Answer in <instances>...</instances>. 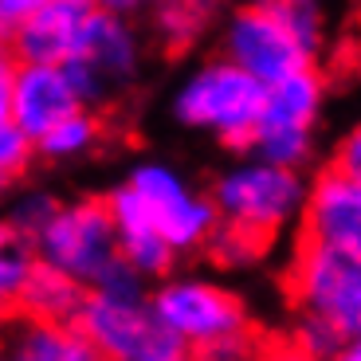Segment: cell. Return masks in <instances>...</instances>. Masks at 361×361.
I'll return each mask as SVG.
<instances>
[{"mask_svg":"<svg viewBox=\"0 0 361 361\" xmlns=\"http://www.w3.org/2000/svg\"><path fill=\"white\" fill-rule=\"evenodd\" d=\"M290 298L295 310L307 318L338 326L350 342L361 330V252L322 244H298L290 259Z\"/></svg>","mask_w":361,"mask_h":361,"instance_id":"9","label":"cell"},{"mask_svg":"<svg viewBox=\"0 0 361 361\" xmlns=\"http://www.w3.org/2000/svg\"><path fill=\"white\" fill-rule=\"evenodd\" d=\"M12 75H16V55H12L8 44H0V114H4V106H8Z\"/></svg>","mask_w":361,"mask_h":361,"instance_id":"29","label":"cell"},{"mask_svg":"<svg viewBox=\"0 0 361 361\" xmlns=\"http://www.w3.org/2000/svg\"><path fill=\"white\" fill-rule=\"evenodd\" d=\"M149 307L157 322L189 350L252 330L247 307L224 283L208 279V275H165L149 290Z\"/></svg>","mask_w":361,"mask_h":361,"instance_id":"8","label":"cell"},{"mask_svg":"<svg viewBox=\"0 0 361 361\" xmlns=\"http://www.w3.org/2000/svg\"><path fill=\"white\" fill-rule=\"evenodd\" d=\"M255 12L287 32L310 59H318L330 39V16H326V0H247Z\"/></svg>","mask_w":361,"mask_h":361,"instance_id":"18","label":"cell"},{"mask_svg":"<svg viewBox=\"0 0 361 361\" xmlns=\"http://www.w3.org/2000/svg\"><path fill=\"white\" fill-rule=\"evenodd\" d=\"M59 204H63V200L55 197L51 189H20L16 197L8 200V212H4L0 220H4L20 240L36 244V235L47 228V220L55 216V208Z\"/></svg>","mask_w":361,"mask_h":361,"instance_id":"21","label":"cell"},{"mask_svg":"<svg viewBox=\"0 0 361 361\" xmlns=\"http://www.w3.org/2000/svg\"><path fill=\"white\" fill-rule=\"evenodd\" d=\"M0 353L4 361H102L94 345L79 334V326L32 322V318H20L12 326Z\"/></svg>","mask_w":361,"mask_h":361,"instance_id":"16","label":"cell"},{"mask_svg":"<svg viewBox=\"0 0 361 361\" xmlns=\"http://www.w3.org/2000/svg\"><path fill=\"white\" fill-rule=\"evenodd\" d=\"M90 8L106 12V16H122V20H134L137 12L149 8V0H87Z\"/></svg>","mask_w":361,"mask_h":361,"instance_id":"28","label":"cell"},{"mask_svg":"<svg viewBox=\"0 0 361 361\" xmlns=\"http://www.w3.org/2000/svg\"><path fill=\"white\" fill-rule=\"evenodd\" d=\"M204 252H208V259L224 271H247V267H255V263H263V255L271 252V244L259 240V235H252V232H244V228L216 224L212 235L204 240Z\"/></svg>","mask_w":361,"mask_h":361,"instance_id":"20","label":"cell"},{"mask_svg":"<svg viewBox=\"0 0 361 361\" xmlns=\"http://www.w3.org/2000/svg\"><path fill=\"white\" fill-rule=\"evenodd\" d=\"M334 361H361V350H357V345H350V350H342Z\"/></svg>","mask_w":361,"mask_h":361,"instance_id":"32","label":"cell"},{"mask_svg":"<svg viewBox=\"0 0 361 361\" xmlns=\"http://www.w3.org/2000/svg\"><path fill=\"white\" fill-rule=\"evenodd\" d=\"M39 4H47V0H0V44H12Z\"/></svg>","mask_w":361,"mask_h":361,"instance_id":"26","label":"cell"},{"mask_svg":"<svg viewBox=\"0 0 361 361\" xmlns=\"http://www.w3.org/2000/svg\"><path fill=\"white\" fill-rule=\"evenodd\" d=\"M106 212H110V224H114L118 255H122L130 275H137L142 283L165 279L173 271V263H177V255H173L169 244L157 235V228L149 224V216L142 212V204L134 200V192H130L126 185H118L106 197Z\"/></svg>","mask_w":361,"mask_h":361,"instance_id":"13","label":"cell"},{"mask_svg":"<svg viewBox=\"0 0 361 361\" xmlns=\"http://www.w3.org/2000/svg\"><path fill=\"white\" fill-rule=\"evenodd\" d=\"M32 157H36L32 142H27V137L12 126L8 114H0V197H4V192H8L12 185H16V180L27 173Z\"/></svg>","mask_w":361,"mask_h":361,"instance_id":"24","label":"cell"},{"mask_svg":"<svg viewBox=\"0 0 361 361\" xmlns=\"http://www.w3.org/2000/svg\"><path fill=\"white\" fill-rule=\"evenodd\" d=\"M322 106H326V79L318 71V63L263 87L259 118H255L252 145H247L252 157L302 173L314 161Z\"/></svg>","mask_w":361,"mask_h":361,"instance_id":"4","label":"cell"},{"mask_svg":"<svg viewBox=\"0 0 361 361\" xmlns=\"http://www.w3.org/2000/svg\"><path fill=\"white\" fill-rule=\"evenodd\" d=\"M255 361H314V357H307L302 350H295V345H267V350H259V357Z\"/></svg>","mask_w":361,"mask_h":361,"instance_id":"30","label":"cell"},{"mask_svg":"<svg viewBox=\"0 0 361 361\" xmlns=\"http://www.w3.org/2000/svg\"><path fill=\"white\" fill-rule=\"evenodd\" d=\"M302 244L361 252V180L326 165L314 180H307V204H302Z\"/></svg>","mask_w":361,"mask_h":361,"instance_id":"11","label":"cell"},{"mask_svg":"<svg viewBox=\"0 0 361 361\" xmlns=\"http://www.w3.org/2000/svg\"><path fill=\"white\" fill-rule=\"evenodd\" d=\"M122 185L134 192V200L142 204V212L149 216V224L157 228V235L169 244L173 255L200 252L212 228L220 224L208 192L197 189L169 161H137Z\"/></svg>","mask_w":361,"mask_h":361,"instance_id":"7","label":"cell"},{"mask_svg":"<svg viewBox=\"0 0 361 361\" xmlns=\"http://www.w3.org/2000/svg\"><path fill=\"white\" fill-rule=\"evenodd\" d=\"M263 87L232 67L224 55L197 63L173 90V118L185 130L216 137L228 149H247L259 118Z\"/></svg>","mask_w":361,"mask_h":361,"instance_id":"2","label":"cell"},{"mask_svg":"<svg viewBox=\"0 0 361 361\" xmlns=\"http://www.w3.org/2000/svg\"><path fill=\"white\" fill-rule=\"evenodd\" d=\"M149 361H192V350H189V345H180V342H173L169 350L154 353Z\"/></svg>","mask_w":361,"mask_h":361,"instance_id":"31","label":"cell"},{"mask_svg":"<svg viewBox=\"0 0 361 361\" xmlns=\"http://www.w3.org/2000/svg\"><path fill=\"white\" fill-rule=\"evenodd\" d=\"M334 169L345 173V177H357V180H361V130H350V134L338 142V149H334Z\"/></svg>","mask_w":361,"mask_h":361,"instance_id":"27","label":"cell"},{"mask_svg":"<svg viewBox=\"0 0 361 361\" xmlns=\"http://www.w3.org/2000/svg\"><path fill=\"white\" fill-rule=\"evenodd\" d=\"M220 55L232 67H240L247 79H255L259 87H271V82L287 79L302 67H314V59L275 20L255 12L252 4H240L235 12L224 16V24H220Z\"/></svg>","mask_w":361,"mask_h":361,"instance_id":"10","label":"cell"},{"mask_svg":"<svg viewBox=\"0 0 361 361\" xmlns=\"http://www.w3.org/2000/svg\"><path fill=\"white\" fill-rule=\"evenodd\" d=\"M290 345L302 350L307 357H314V361H334L342 350H350V345H357V342H350L338 326L322 322V318L298 314L295 318V330H290Z\"/></svg>","mask_w":361,"mask_h":361,"instance_id":"23","label":"cell"},{"mask_svg":"<svg viewBox=\"0 0 361 361\" xmlns=\"http://www.w3.org/2000/svg\"><path fill=\"white\" fill-rule=\"evenodd\" d=\"M32 255H36V263L59 271L87 290L110 287L130 275L114 244L106 200H63L55 208V216L47 220V228L36 235Z\"/></svg>","mask_w":361,"mask_h":361,"instance_id":"3","label":"cell"},{"mask_svg":"<svg viewBox=\"0 0 361 361\" xmlns=\"http://www.w3.org/2000/svg\"><path fill=\"white\" fill-rule=\"evenodd\" d=\"M87 0H47L32 12L24 27L12 39V55L16 63H47V67H63V59L71 55L75 39H79L82 24L90 20Z\"/></svg>","mask_w":361,"mask_h":361,"instance_id":"14","label":"cell"},{"mask_svg":"<svg viewBox=\"0 0 361 361\" xmlns=\"http://www.w3.org/2000/svg\"><path fill=\"white\" fill-rule=\"evenodd\" d=\"M75 110H82L75 87L67 82V75L59 67L47 63H16L8 87V122L36 145L47 130H55L63 118H71Z\"/></svg>","mask_w":361,"mask_h":361,"instance_id":"12","label":"cell"},{"mask_svg":"<svg viewBox=\"0 0 361 361\" xmlns=\"http://www.w3.org/2000/svg\"><path fill=\"white\" fill-rule=\"evenodd\" d=\"M208 200L216 208L220 224L244 228V232L275 244L302 216L307 177L295 169H279V165H267L259 157L244 154L240 161H232L216 177Z\"/></svg>","mask_w":361,"mask_h":361,"instance_id":"1","label":"cell"},{"mask_svg":"<svg viewBox=\"0 0 361 361\" xmlns=\"http://www.w3.org/2000/svg\"><path fill=\"white\" fill-rule=\"evenodd\" d=\"M75 326L102 361H149L154 353L177 342L157 322L154 307H149V290L134 275L110 283V287L87 290Z\"/></svg>","mask_w":361,"mask_h":361,"instance_id":"6","label":"cell"},{"mask_svg":"<svg viewBox=\"0 0 361 361\" xmlns=\"http://www.w3.org/2000/svg\"><path fill=\"white\" fill-rule=\"evenodd\" d=\"M99 118L94 110H75L71 118H63L55 130H47L32 149L44 154L47 161H75V157H87L94 145H99Z\"/></svg>","mask_w":361,"mask_h":361,"instance_id":"19","label":"cell"},{"mask_svg":"<svg viewBox=\"0 0 361 361\" xmlns=\"http://www.w3.org/2000/svg\"><path fill=\"white\" fill-rule=\"evenodd\" d=\"M82 298H87V287H79L75 279L44 267V263H32V271L24 275L12 307H20L24 318H32V322L75 326V318L82 310Z\"/></svg>","mask_w":361,"mask_h":361,"instance_id":"17","label":"cell"},{"mask_svg":"<svg viewBox=\"0 0 361 361\" xmlns=\"http://www.w3.org/2000/svg\"><path fill=\"white\" fill-rule=\"evenodd\" d=\"M149 27L165 51H192L228 16V0H149Z\"/></svg>","mask_w":361,"mask_h":361,"instance_id":"15","label":"cell"},{"mask_svg":"<svg viewBox=\"0 0 361 361\" xmlns=\"http://www.w3.org/2000/svg\"><path fill=\"white\" fill-rule=\"evenodd\" d=\"M263 345L255 342L252 330H244V334H232V338H220V342L212 345H200V350H192V361H255L259 357Z\"/></svg>","mask_w":361,"mask_h":361,"instance_id":"25","label":"cell"},{"mask_svg":"<svg viewBox=\"0 0 361 361\" xmlns=\"http://www.w3.org/2000/svg\"><path fill=\"white\" fill-rule=\"evenodd\" d=\"M0 361H4V353H0Z\"/></svg>","mask_w":361,"mask_h":361,"instance_id":"33","label":"cell"},{"mask_svg":"<svg viewBox=\"0 0 361 361\" xmlns=\"http://www.w3.org/2000/svg\"><path fill=\"white\" fill-rule=\"evenodd\" d=\"M36 255H32V244L20 240L4 220H0V307H8L16 302V290L24 283V275L32 271Z\"/></svg>","mask_w":361,"mask_h":361,"instance_id":"22","label":"cell"},{"mask_svg":"<svg viewBox=\"0 0 361 361\" xmlns=\"http://www.w3.org/2000/svg\"><path fill=\"white\" fill-rule=\"evenodd\" d=\"M142 67H145V39L134 27V20L106 16V12L94 8L59 71L75 87L82 110H94L122 99L137 82Z\"/></svg>","mask_w":361,"mask_h":361,"instance_id":"5","label":"cell"}]
</instances>
